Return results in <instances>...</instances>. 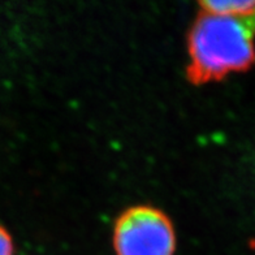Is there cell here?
Listing matches in <instances>:
<instances>
[{"label":"cell","mask_w":255,"mask_h":255,"mask_svg":"<svg viewBox=\"0 0 255 255\" xmlns=\"http://www.w3.org/2000/svg\"><path fill=\"white\" fill-rule=\"evenodd\" d=\"M189 57L194 84L246 71L255 61L254 33L235 17L202 10L189 34Z\"/></svg>","instance_id":"6da1fadb"},{"label":"cell","mask_w":255,"mask_h":255,"mask_svg":"<svg viewBox=\"0 0 255 255\" xmlns=\"http://www.w3.org/2000/svg\"><path fill=\"white\" fill-rule=\"evenodd\" d=\"M114 246L116 255H173L175 228L158 208L131 207L115 224Z\"/></svg>","instance_id":"7a4b0ae2"},{"label":"cell","mask_w":255,"mask_h":255,"mask_svg":"<svg viewBox=\"0 0 255 255\" xmlns=\"http://www.w3.org/2000/svg\"><path fill=\"white\" fill-rule=\"evenodd\" d=\"M202 10L212 13L227 14L237 20L255 34V0L240 1V0H216V1H202Z\"/></svg>","instance_id":"3957f363"},{"label":"cell","mask_w":255,"mask_h":255,"mask_svg":"<svg viewBox=\"0 0 255 255\" xmlns=\"http://www.w3.org/2000/svg\"><path fill=\"white\" fill-rule=\"evenodd\" d=\"M0 255H13V242L9 233L0 225Z\"/></svg>","instance_id":"277c9868"}]
</instances>
